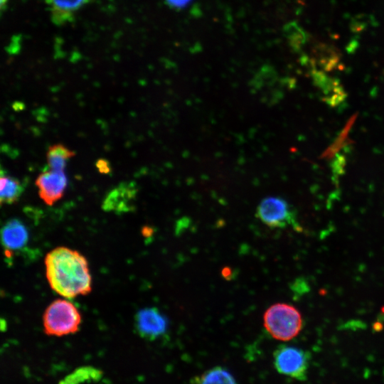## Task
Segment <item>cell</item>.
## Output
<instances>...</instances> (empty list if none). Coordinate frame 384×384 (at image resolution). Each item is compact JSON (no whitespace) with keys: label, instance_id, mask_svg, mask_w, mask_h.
Returning <instances> with one entry per match:
<instances>
[{"label":"cell","instance_id":"cell-14","mask_svg":"<svg viewBox=\"0 0 384 384\" xmlns=\"http://www.w3.org/2000/svg\"><path fill=\"white\" fill-rule=\"evenodd\" d=\"M198 384H237L235 378L226 369L215 366L203 372L198 379Z\"/></svg>","mask_w":384,"mask_h":384},{"label":"cell","instance_id":"cell-6","mask_svg":"<svg viewBox=\"0 0 384 384\" xmlns=\"http://www.w3.org/2000/svg\"><path fill=\"white\" fill-rule=\"evenodd\" d=\"M134 326L142 338L154 341L166 334L169 321L158 309L147 307L137 311L134 317Z\"/></svg>","mask_w":384,"mask_h":384},{"label":"cell","instance_id":"cell-2","mask_svg":"<svg viewBox=\"0 0 384 384\" xmlns=\"http://www.w3.org/2000/svg\"><path fill=\"white\" fill-rule=\"evenodd\" d=\"M300 312L292 305L277 303L270 306L264 314V326L274 338L286 341L297 336L302 329Z\"/></svg>","mask_w":384,"mask_h":384},{"label":"cell","instance_id":"cell-12","mask_svg":"<svg viewBox=\"0 0 384 384\" xmlns=\"http://www.w3.org/2000/svg\"><path fill=\"white\" fill-rule=\"evenodd\" d=\"M1 204H13L16 202L21 196L23 186L15 177L4 174L1 171Z\"/></svg>","mask_w":384,"mask_h":384},{"label":"cell","instance_id":"cell-11","mask_svg":"<svg viewBox=\"0 0 384 384\" xmlns=\"http://www.w3.org/2000/svg\"><path fill=\"white\" fill-rule=\"evenodd\" d=\"M90 0H46L52 22L57 26L70 23L78 11Z\"/></svg>","mask_w":384,"mask_h":384},{"label":"cell","instance_id":"cell-3","mask_svg":"<svg viewBox=\"0 0 384 384\" xmlns=\"http://www.w3.org/2000/svg\"><path fill=\"white\" fill-rule=\"evenodd\" d=\"M81 315L75 306L66 299L53 301L43 316L46 334L61 336L76 332L81 324Z\"/></svg>","mask_w":384,"mask_h":384},{"label":"cell","instance_id":"cell-4","mask_svg":"<svg viewBox=\"0 0 384 384\" xmlns=\"http://www.w3.org/2000/svg\"><path fill=\"white\" fill-rule=\"evenodd\" d=\"M309 361V352L295 346L281 345L273 353V364L276 370L301 381L307 378Z\"/></svg>","mask_w":384,"mask_h":384},{"label":"cell","instance_id":"cell-10","mask_svg":"<svg viewBox=\"0 0 384 384\" xmlns=\"http://www.w3.org/2000/svg\"><path fill=\"white\" fill-rule=\"evenodd\" d=\"M28 241V230L21 220L11 219L2 227L1 242L6 254L22 250Z\"/></svg>","mask_w":384,"mask_h":384},{"label":"cell","instance_id":"cell-7","mask_svg":"<svg viewBox=\"0 0 384 384\" xmlns=\"http://www.w3.org/2000/svg\"><path fill=\"white\" fill-rule=\"evenodd\" d=\"M40 198L48 206L60 200L67 188L68 178L65 171L49 169L43 171L36 180Z\"/></svg>","mask_w":384,"mask_h":384},{"label":"cell","instance_id":"cell-1","mask_svg":"<svg viewBox=\"0 0 384 384\" xmlns=\"http://www.w3.org/2000/svg\"><path fill=\"white\" fill-rule=\"evenodd\" d=\"M46 274L50 288L66 299L86 295L92 290V278L86 258L66 247L50 251L45 258Z\"/></svg>","mask_w":384,"mask_h":384},{"label":"cell","instance_id":"cell-18","mask_svg":"<svg viewBox=\"0 0 384 384\" xmlns=\"http://www.w3.org/2000/svg\"><path fill=\"white\" fill-rule=\"evenodd\" d=\"M8 1L9 0H1L0 7H1V12H3V11L6 9Z\"/></svg>","mask_w":384,"mask_h":384},{"label":"cell","instance_id":"cell-16","mask_svg":"<svg viewBox=\"0 0 384 384\" xmlns=\"http://www.w3.org/2000/svg\"><path fill=\"white\" fill-rule=\"evenodd\" d=\"M192 0H165L166 4L172 9H181L188 6Z\"/></svg>","mask_w":384,"mask_h":384},{"label":"cell","instance_id":"cell-13","mask_svg":"<svg viewBox=\"0 0 384 384\" xmlns=\"http://www.w3.org/2000/svg\"><path fill=\"white\" fill-rule=\"evenodd\" d=\"M75 152L62 144L50 146L46 158L50 169L65 171L68 159L75 156Z\"/></svg>","mask_w":384,"mask_h":384},{"label":"cell","instance_id":"cell-9","mask_svg":"<svg viewBox=\"0 0 384 384\" xmlns=\"http://www.w3.org/2000/svg\"><path fill=\"white\" fill-rule=\"evenodd\" d=\"M136 193L132 183H122L107 194L102 203V208L117 214L129 212L132 208Z\"/></svg>","mask_w":384,"mask_h":384},{"label":"cell","instance_id":"cell-8","mask_svg":"<svg viewBox=\"0 0 384 384\" xmlns=\"http://www.w3.org/2000/svg\"><path fill=\"white\" fill-rule=\"evenodd\" d=\"M311 75L314 86L326 104L335 108L346 102L347 94L339 80L316 69H312Z\"/></svg>","mask_w":384,"mask_h":384},{"label":"cell","instance_id":"cell-19","mask_svg":"<svg viewBox=\"0 0 384 384\" xmlns=\"http://www.w3.org/2000/svg\"><path fill=\"white\" fill-rule=\"evenodd\" d=\"M382 81H383V82L384 84V70H383V75H382Z\"/></svg>","mask_w":384,"mask_h":384},{"label":"cell","instance_id":"cell-17","mask_svg":"<svg viewBox=\"0 0 384 384\" xmlns=\"http://www.w3.org/2000/svg\"><path fill=\"white\" fill-rule=\"evenodd\" d=\"M96 166L100 173L107 174L110 171V166L107 160H105V159L98 160L97 161Z\"/></svg>","mask_w":384,"mask_h":384},{"label":"cell","instance_id":"cell-15","mask_svg":"<svg viewBox=\"0 0 384 384\" xmlns=\"http://www.w3.org/2000/svg\"><path fill=\"white\" fill-rule=\"evenodd\" d=\"M287 36L291 44L296 48H300L306 41V33L297 23H291L286 28Z\"/></svg>","mask_w":384,"mask_h":384},{"label":"cell","instance_id":"cell-5","mask_svg":"<svg viewBox=\"0 0 384 384\" xmlns=\"http://www.w3.org/2000/svg\"><path fill=\"white\" fill-rule=\"evenodd\" d=\"M256 216L272 228H283L291 225L296 230H301L295 211L280 197L268 196L262 199L257 208Z\"/></svg>","mask_w":384,"mask_h":384}]
</instances>
